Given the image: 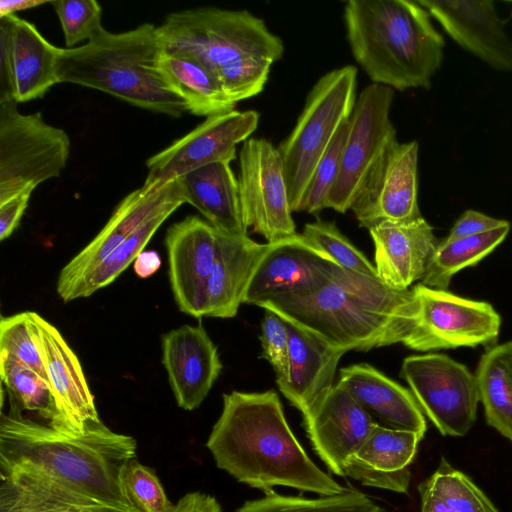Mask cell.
I'll return each instance as SVG.
<instances>
[{
	"label": "cell",
	"instance_id": "1",
	"mask_svg": "<svg viewBox=\"0 0 512 512\" xmlns=\"http://www.w3.org/2000/svg\"><path fill=\"white\" fill-rule=\"evenodd\" d=\"M8 399L0 417V479L69 512H140L123 483L127 463L137 458L133 437L101 420L81 435L60 432Z\"/></svg>",
	"mask_w": 512,
	"mask_h": 512
},
{
	"label": "cell",
	"instance_id": "2",
	"mask_svg": "<svg viewBox=\"0 0 512 512\" xmlns=\"http://www.w3.org/2000/svg\"><path fill=\"white\" fill-rule=\"evenodd\" d=\"M206 446L218 468L264 494L274 486L320 496L346 490L306 454L274 390L224 394L221 415Z\"/></svg>",
	"mask_w": 512,
	"mask_h": 512
},
{
	"label": "cell",
	"instance_id": "3",
	"mask_svg": "<svg viewBox=\"0 0 512 512\" xmlns=\"http://www.w3.org/2000/svg\"><path fill=\"white\" fill-rule=\"evenodd\" d=\"M257 306L345 353L403 343L418 312L412 289H393L380 279L340 266L308 294L279 295Z\"/></svg>",
	"mask_w": 512,
	"mask_h": 512
},
{
	"label": "cell",
	"instance_id": "4",
	"mask_svg": "<svg viewBox=\"0 0 512 512\" xmlns=\"http://www.w3.org/2000/svg\"><path fill=\"white\" fill-rule=\"evenodd\" d=\"M343 18L353 58L372 83L430 88L445 44L418 1L349 0Z\"/></svg>",
	"mask_w": 512,
	"mask_h": 512
},
{
	"label": "cell",
	"instance_id": "5",
	"mask_svg": "<svg viewBox=\"0 0 512 512\" xmlns=\"http://www.w3.org/2000/svg\"><path fill=\"white\" fill-rule=\"evenodd\" d=\"M162 54L158 27L151 23L120 33L104 29L86 44L60 48L58 83L100 90L142 109L180 117L186 104L162 73Z\"/></svg>",
	"mask_w": 512,
	"mask_h": 512
},
{
	"label": "cell",
	"instance_id": "6",
	"mask_svg": "<svg viewBox=\"0 0 512 512\" xmlns=\"http://www.w3.org/2000/svg\"><path fill=\"white\" fill-rule=\"evenodd\" d=\"M164 52L196 59L221 86L247 57L278 61L284 54L282 39L265 21L247 10L199 7L169 14L158 27Z\"/></svg>",
	"mask_w": 512,
	"mask_h": 512
},
{
	"label": "cell",
	"instance_id": "7",
	"mask_svg": "<svg viewBox=\"0 0 512 512\" xmlns=\"http://www.w3.org/2000/svg\"><path fill=\"white\" fill-rule=\"evenodd\" d=\"M356 99V67L345 65L328 71L313 85L292 131L277 147L293 212H297L320 158L350 118Z\"/></svg>",
	"mask_w": 512,
	"mask_h": 512
},
{
	"label": "cell",
	"instance_id": "8",
	"mask_svg": "<svg viewBox=\"0 0 512 512\" xmlns=\"http://www.w3.org/2000/svg\"><path fill=\"white\" fill-rule=\"evenodd\" d=\"M17 104L0 100V205L58 177L70 154L63 129L46 123L40 112L20 113Z\"/></svg>",
	"mask_w": 512,
	"mask_h": 512
},
{
	"label": "cell",
	"instance_id": "9",
	"mask_svg": "<svg viewBox=\"0 0 512 512\" xmlns=\"http://www.w3.org/2000/svg\"><path fill=\"white\" fill-rule=\"evenodd\" d=\"M417 302V320L403 341L420 352L496 344L501 317L486 302L458 296L448 290L422 283L413 286Z\"/></svg>",
	"mask_w": 512,
	"mask_h": 512
},
{
	"label": "cell",
	"instance_id": "10",
	"mask_svg": "<svg viewBox=\"0 0 512 512\" xmlns=\"http://www.w3.org/2000/svg\"><path fill=\"white\" fill-rule=\"evenodd\" d=\"M394 90L371 83L357 96L348 119L340 169L326 202L339 213L351 207L368 175L387 148L397 141L390 110Z\"/></svg>",
	"mask_w": 512,
	"mask_h": 512
},
{
	"label": "cell",
	"instance_id": "11",
	"mask_svg": "<svg viewBox=\"0 0 512 512\" xmlns=\"http://www.w3.org/2000/svg\"><path fill=\"white\" fill-rule=\"evenodd\" d=\"M400 376L422 412L445 436H464L473 426L480 401L475 374L445 354L412 355Z\"/></svg>",
	"mask_w": 512,
	"mask_h": 512
},
{
	"label": "cell",
	"instance_id": "12",
	"mask_svg": "<svg viewBox=\"0 0 512 512\" xmlns=\"http://www.w3.org/2000/svg\"><path fill=\"white\" fill-rule=\"evenodd\" d=\"M237 180L247 229L267 243L296 234L282 159L270 141L249 138L243 142Z\"/></svg>",
	"mask_w": 512,
	"mask_h": 512
},
{
	"label": "cell",
	"instance_id": "13",
	"mask_svg": "<svg viewBox=\"0 0 512 512\" xmlns=\"http://www.w3.org/2000/svg\"><path fill=\"white\" fill-rule=\"evenodd\" d=\"M256 110L213 115L170 146L150 157L145 186L160 188L183 175L216 162L231 163L236 148L249 139L258 127Z\"/></svg>",
	"mask_w": 512,
	"mask_h": 512
},
{
	"label": "cell",
	"instance_id": "14",
	"mask_svg": "<svg viewBox=\"0 0 512 512\" xmlns=\"http://www.w3.org/2000/svg\"><path fill=\"white\" fill-rule=\"evenodd\" d=\"M417 141L392 143L361 187L351 210L360 227L422 217L418 204Z\"/></svg>",
	"mask_w": 512,
	"mask_h": 512
},
{
	"label": "cell",
	"instance_id": "15",
	"mask_svg": "<svg viewBox=\"0 0 512 512\" xmlns=\"http://www.w3.org/2000/svg\"><path fill=\"white\" fill-rule=\"evenodd\" d=\"M59 50L16 14L0 17V100L42 97L58 83Z\"/></svg>",
	"mask_w": 512,
	"mask_h": 512
},
{
	"label": "cell",
	"instance_id": "16",
	"mask_svg": "<svg viewBox=\"0 0 512 512\" xmlns=\"http://www.w3.org/2000/svg\"><path fill=\"white\" fill-rule=\"evenodd\" d=\"M184 195L180 179L160 188L142 185L115 208L102 230L60 271L56 291L64 302L72 301L82 282L143 222L174 198Z\"/></svg>",
	"mask_w": 512,
	"mask_h": 512
},
{
	"label": "cell",
	"instance_id": "17",
	"mask_svg": "<svg viewBox=\"0 0 512 512\" xmlns=\"http://www.w3.org/2000/svg\"><path fill=\"white\" fill-rule=\"evenodd\" d=\"M337 265L327 254L296 233L268 243L256 266L243 303H259L279 295L308 294L332 275Z\"/></svg>",
	"mask_w": 512,
	"mask_h": 512
},
{
	"label": "cell",
	"instance_id": "18",
	"mask_svg": "<svg viewBox=\"0 0 512 512\" xmlns=\"http://www.w3.org/2000/svg\"><path fill=\"white\" fill-rule=\"evenodd\" d=\"M29 316L64 433L84 434L100 418L81 364L55 326L35 312Z\"/></svg>",
	"mask_w": 512,
	"mask_h": 512
},
{
	"label": "cell",
	"instance_id": "19",
	"mask_svg": "<svg viewBox=\"0 0 512 512\" xmlns=\"http://www.w3.org/2000/svg\"><path fill=\"white\" fill-rule=\"evenodd\" d=\"M219 231L207 220L189 215L166 232L169 279L178 308L205 317L207 283L215 261Z\"/></svg>",
	"mask_w": 512,
	"mask_h": 512
},
{
	"label": "cell",
	"instance_id": "20",
	"mask_svg": "<svg viewBox=\"0 0 512 512\" xmlns=\"http://www.w3.org/2000/svg\"><path fill=\"white\" fill-rule=\"evenodd\" d=\"M375 424L338 384L303 414V426L314 451L337 476H345L347 463L364 444Z\"/></svg>",
	"mask_w": 512,
	"mask_h": 512
},
{
	"label": "cell",
	"instance_id": "21",
	"mask_svg": "<svg viewBox=\"0 0 512 512\" xmlns=\"http://www.w3.org/2000/svg\"><path fill=\"white\" fill-rule=\"evenodd\" d=\"M162 363L177 405L198 408L218 379V349L201 325H183L162 336Z\"/></svg>",
	"mask_w": 512,
	"mask_h": 512
},
{
	"label": "cell",
	"instance_id": "22",
	"mask_svg": "<svg viewBox=\"0 0 512 512\" xmlns=\"http://www.w3.org/2000/svg\"><path fill=\"white\" fill-rule=\"evenodd\" d=\"M462 48L498 71H512V39L494 2L419 0Z\"/></svg>",
	"mask_w": 512,
	"mask_h": 512
},
{
	"label": "cell",
	"instance_id": "23",
	"mask_svg": "<svg viewBox=\"0 0 512 512\" xmlns=\"http://www.w3.org/2000/svg\"><path fill=\"white\" fill-rule=\"evenodd\" d=\"M368 231L378 277L397 290L409 289L423 278L440 242L423 216L408 222H383Z\"/></svg>",
	"mask_w": 512,
	"mask_h": 512
},
{
	"label": "cell",
	"instance_id": "24",
	"mask_svg": "<svg viewBox=\"0 0 512 512\" xmlns=\"http://www.w3.org/2000/svg\"><path fill=\"white\" fill-rule=\"evenodd\" d=\"M336 384L343 387L376 424L424 436L426 420L412 392L375 367L367 363L344 367L340 369Z\"/></svg>",
	"mask_w": 512,
	"mask_h": 512
},
{
	"label": "cell",
	"instance_id": "25",
	"mask_svg": "<svg viewBox=\"0 0 512 512\" xmlns=\"http://www.w3.org/2000/svg\"><path fill=\"white\" fill-rule=\"evenodd\" d=\"M286 324L289 334L288 377L277 385L291 405L303 415L335 385L337 365L345 352L289 321Z\"/></svg>",
	"mask_w": 512,
	"mask_h": 512
},
{
	"label": "cell",
	"instance_id": "26",
	"mask_svg": "<svg viewBox=\"0 0 512 512\" xmlns=\"http://www.w3.org/2000/svg\"><path fill=\"white\" fill-rule=\"evenodd\" d=\"M423 436L375 424L364 444L349 460L345 476L365 486L406 493L409 465Z\"/></svg>",
	"mask_w": 512,
	"mask_h": 512
},
{
	"label": "cell",
	"instance_id": "27",
	"mask_svg": "<svg viewBox=\"0 0 512 512\" xmlns=\"http://www.w3.org/2000/svg\"><path fill=\"white\" fill-rule=\"evenodd\" d=\"M268 249L247 235L218 233L215 261L207 283L205 317L233 318L243 303L256 266Z\"/></svg>",
	"mask_w": 512,
	"mask_h": 512
},
{
	"label": "cell",
	"instance_id": "28",
	"mask_svg": "<svg viewBox=\"0 0 512 512\" xmlns=\"http://www.w3.org/2000/svg\"><path fill=\"white\" fill-rule=\"evenodd\" d=\"M186 203L194 206L218 231L247 235L239 196L238 180L229 162H216L179 178Z\"/></svg>",
	"mask_w": 512,
	"mask_h": 512
},
{
	"label": "cell",
	"instance_id": "29",
	"mask_svg": "<svg viewBox=\"0 0 512 512\" xmlns=\"http://www.w3.org/2000/svg\"><path fill=\"white\" fill-rule=\"evenodd\" d=\"M160 67L187 112L213 116L235 110L237 103L225 93L216 76L194 58L163 51Z\"/></svg>",
	"mask_w": 512,
	"mask_h": 512
},
{
	"label": "cell",
	"instance_id": "30",
	"mask_svg": "<svg viewBox=\"0 0 512 512\" xmlns=\"http://www.w3.org/2000/svg\"><path fill=\"white\" fill-rule=\"evenodd\" d=\"M475 376L487 424L512 442V341L487 348Z\"/></svg>",
	"mask_w": 512,
	"mask_h": 512
},
{
	"label": "cell",
	"instance_id": "31",
	"mask_svg": "<svg viewBox=\"0 0 512 512\" xmlns=\"http://www.w3.org/2000/svg\"><path fill=\"white\" fill-rule=\"evenodd\" d=\"M509 230L510 223L475 236L443 239L439 242L420 283L447 290L456 273L475 266L492 253L505 240Z\"/></svg>",
	"mask_w": 512,
	"mask_h": 512
},
{
	"label": "cell",
	"instance_id": "32",
	"mask_svg": "<svg viewBox=\"0 0 512 512\" xmlns=\"http://www.w3.org/2000/svg\"><path fill=\"white\" fill-rule=\"evenodd\" d=\"M184 203L185 196H178L143 222L82 282L73 294L72 300L89 297L111 284L135 261L163 222Z\"/></svg>",
	"mask_w": 512,
	"mask_h": 512
},
{
	"label": "cell",
	"instance_id": "33",
	"mask_svg": "<svg viewBox=\"0 0 512 512\" xmlns=\"http://www.w3.org/2000/svg\"><path fill=\"white\" fill-rule=\"evenodd\" d=\"M0 374L8 397L23 411L33 412L58 431L64 432L51 387L42 376L5 354H0Z\"/></svg>",
	"mask_w": 512,
	"mask_h": 512
},
{
	"label": "cell",
	"instance_id": "34",
	"mask_svg": "<svg viewBox=\"0 0 512 512\" xmlns=\"http://www.w3.org/2000/svg\"><path fill=\"white\" fill-rule=\"evenodd\" d=\"M264 495L245 502L236 512H388L364 493L352 489L316 499L285 496L274 490Z\"/></svg>",
	"mask_w": 512,
	"mask_h": 512
},
{
	"label": "cell",
	"instance_id": "35",
	"mask_svg": "<svg viewBox=\"0 0 512 512\" xmlns=\"http://www.w3.org/2000/svg\"><path fill=\"white\" fill-rule=\"evenodd\" d=\"M301 234L340 267L379 279L375 265L342 234L334 222L317 220L307 223Z\"/></svg>",
	"mask_w": 512,
	"mask_h": 512
},
{
	"label": "cell",
	"instance_id": "36",
	"mask_svg": "<svg viewBox=\"0 0 512 512\" xmlns=\"http://www.w3.org/2000/svg\"><path fill=\"white\" fill-rule=\"evenodd\" d=\"M427 480L455 512H498L482 490L444 458Z\"/></svg>",
	"mask_w": 512,
	"mask_h": 512
},
{
	"label": "cell",
	"instance_id": "37",
	"mask_svg": "<svg viewBox=\"0 0 512 512\" xmlns=\"http://www.w3.org/2000/svg\"><path fill=\"white\" fill-rule=\"evenodd\" d=\"M348 120L341 126L316 165L297 212L316 214L326 208L328 195L336 182L345 142Z\"/></svg>",
	"mask_w": 512,
	"mask_h": 512
},
{
	"label": "cell",
	"instance_id": "38",
	"mask_svg": "<svg viewBox=\"0 0 512 512\" xmlns=\"http://www.w3.org/2000/svg\"><path fill=\"white\" fill-rule=\"evenodd\" d=\"M0 354L8 355L23 363L49 383L32 333L29 311L1 317Z\"/></svg>",
	"mask_w": 512,
	"mask_h": 512
},
{
	"label": "cell",
	"instance_id": "39",
	"mask_svg": "<svg viewBox=\"0 0 512 512\" xmlns=\"http://www.w3.org/2000/svg\"><path fill=\"white\" fill-rule=\"evenodd\" d=\"M54 8L64 33L67 48L82 41L90 42L103 30L102 9L94 0H56Z\"/></svg>",
	"mask_w": 512,
	"mask_h": 512
},
{
	"label": "cell",
	"instance_id": "40",
	"mask_svg": "<svg viewBox=\"0 0 512 512\" xmlns=\"http://www.w3.org/2000/svg\"><path fill=\"white\" fill-rule=\"evenodd\" d=\"M123 483L132 504L140 512H171L174 504L168 499L155 471L130 460L123 472Z\"/></svg>",
	"mask_w": 512,
	"mask_h": 512
},
{
	"label": "cell",
	"instance_id": "41",
	"mask_svg": "<svg viewBox=\"0 0 512 512\" xmlns=\"http://www.w3.org/2000/svg\"><path fill=\"white\" fill-rule=\"evenodd\" d=\"M261 357L267 360L276 374V383L288 377L289 334L286 321L270 310H265L261 322Z\"/></svg>",
	"mask_w": 512,
	"mask_h": 512
},
{
	"label": "cell",
	"instance_id": "42",
	"mask_svg": "<svg viewBox=\"0 0 512 512\" xmlns=\"http://www.w3.org/2000/svg\"><path fill=\"white\" fill-rule=\"evenodd\" d=\"M0 512H69L51 500L39 497L14 483L0 479Z\"/></svg>",
	"mask_w": 512,
	"mask_h": 512
},
{
	"label": "cell",
	"instance_id": "43",
	"mask_svg": "<svg viewBox=\"0 0 512 512\" xmlns=\"http://www.w3.org/2000/svg\"><path fill=\"white\" fill-rule=\"evenodd\" d=\"M509 222L496 219L475 210H466L456 220L445 240H455L459 238L479 235L499 227Z\"/></svg>",
	"mask_w": 512,
	"mask_h": 512
},
{
	"label": "cell",
	"instance_id": "44",
	"mask_svg": "<svg viewBox=\"0 0 512 512\" xmlns=\"http://www.w3.org/2000/svg\"><path fill=\"white\" fill-rule=\"evenodd\" d=\"M32 191H25L0 205V239L10 237L17 228L26 208Z\"/></svg>",
	"mask_w": 512,
	"mask_h": 512
},
{
	"label": "cell",
	"instance_id": "45",
	"mask_svg": "<svg viewBox=\"0 0 512 512\" xmlns=\"http://www.w3.org/2000/svg\"><path fill=\"white\" fill-rule=\"evenodd\" d=\"M171 512H222L215 497L202 493L190 492L174 504Z\"/></svg>",
	"mask_w": 512,
	"mask_h": 512
},
{
	"label": "cell",
	"instance_id": "46",
	"mask_svg": "<svg viewBox=\"0 0 512 512\" xmlns=\"http://www.w3.org/2000/svg\"><path fill=\"white\" fill-rule=\"evenodd\" d=\"M421 512H455L426 479L419 485Z\"/></svg>",
	"mask_w": 512,
	"mask_h": 512
},
{
	"label": "cell",
	"instance_id": "47",
	"mask_svg": "<svg viewBox=\"0 0 512 512\" xmlns=\"http://www.w3.org/2000/svg\"><path fill=\"white\" fill-rule=\"evenodd\" d=\"M161 259L156 251H142L133 262L134 272L140 278H148L160 267Z\"/></svg>",
	"mask_w": 512,
	"mask_h": 512
},
{
	"label": "cell",
	"instance_id": "48",
	"mask_svg": "<svg viewBox=\"0 0 512 512\" xmlns=\"http://www.w3.org/2000/svg\"><path fill=\"white\" fill-rule=\"evenodd\" d=\"M44 3L45 1L37 0H2L0 2V17L15 14L17 11L33 8Z\"/></svg>",
	"mask_w": 512,
	"mask_h": 512
}]
</instances>
